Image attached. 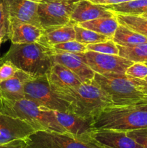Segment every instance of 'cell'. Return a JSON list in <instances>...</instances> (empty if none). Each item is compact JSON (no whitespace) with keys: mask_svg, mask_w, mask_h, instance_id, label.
Returning a JSON list of instances; mask_svg holds the SVG:
<instances>
[{"mask_svg":"<svg viewBox=\"0 0 147 148\" xmlns=\"http://www.w3.org/2000/svg\"><path fill=\"white\" fill-rule=\"evenodd\" d=\"M128 137L135 140L144 148H147V128L127 132Z\"/></svg>","mask_w":147,"mask_h":148,"instance_id":"30","label":"cell"},{"mask_svg":"<svg viewBox=\"0 0 147 148\" xmlns=\"http://www.w3.org/2000/svg\"><path fill=\"white\" fill-rule=\"evenodd\" d=\"M117 46L119 50L118 55L121 57L125 58L133 63L147 61V42L133 46Z\"/></svg>","mask_w":147,"mask_h":148,"instance_id":"23","label":"cell"},{"mask_svg":"<svg viewBox=\"0 0 147 148\" xmlns=\"http://www.w3.org/2000/svg\"><path fill=\"white\" fill-rule=\"evenodd\" d=\"M95 82L115 106L147 103V82L144 79L124 74L99 75Z\"/></svg>","mask_w":147,"mask_h":148,"instance_id":"2","label":"cell"},{"mask_svg":"<svg viewBox=\"0 0 147 148\" xmlns=\"http://www.w3.org/2000/svg\"><path fill=\"white\" fill-rule=\"evenodd\" d=\"M24 148H104L93 140H85L68 133L36 131L25 140Z\"/></svg>","mask_w":147,"mask_h":148,"instance_id":"8","label":"cell"},{"mask_svg":"<svg viewBox=\"0 0 147 148\" xmlns=\"http://www.w3.org/2000/svg\"><path fill=\"white\" fill-rule=\"evenodd\" d=\"M9 22V12L6 0H0V24Z\"/></svg>","mask_w":147,"mask_h":148,"instance_id":"31","label":"cell"},{"mask_svg":"<svg viewBox=\"0 0 147 148\" xmlns=\"http://www.w3.org/2000/svg\"><path fill=\"white\" fill-rule=\"evenodd\" d=\"M55 52H68V53H84L86 51V46L76 41V40L56 44L50 48Z\"/></svg>","mask_w":147,"mask_h":148,"instance_id":"26","label":"cell"},{"mask_svg":"<svg viewBox=\"0 0 147 148\" xmlns=\"http://www.w3.org/2000/svg\"></svg>","mask_w":147,"mask_h":148,"instance_id":"39","label":"cell"},{"mask_svg":"<svg viewBox=\"0 0 147 148\" xmlns=\"http://www.w3.org/2000/svg\"><path fill=\"white\" fill-rule=\"evenodd\" d=\"M0 113L26 121L36 131L66 133L58 121L55 111L37 105L26 98L19 101L1 99Z\"/></svg>","mask_w":147,"mask_h":148,"instance_id":"4","label":"cell"},{"mask_svg":"<svg viewBox=\"0 0 147 148\" xmlns=\"http://www.w3.org/2000/svg\"><path fill=\"white\" fill-rule=\"evenodd\" d=\"M80 0H40L37 8L43 30L62 27L71 23V15Z\"/></svg>","mask_w":147,"mask_h":148,"instance_id":"7","label":"cell"},{"mask_svg":"<svg viewBox=\"0 0 147 148\" xmlns=\"http://www.w3.org/2000/svg\"><path fill=\"white\" fill-rule=\"evenodd\" d=\"M1 98L0 97V111H1Z\"/></svg>","mask_w":147,"mask_h":148,"instance_id":"36","label":"cell"},{"mask_svg":"<svg viewBox=\"0 0 147 148\" xmlns=\"http://www.w3.org/2000/svg\"><path fill=\"white\" fill-rule=\"evenodd\" d=\"M51 88L61 98L70 104L71 113L85 118L95 119L105 108L113 106L95 79L76 88Z\"/></svg>","mask_w":147,"mask_h":148,"instance_id":"1","label":"cell"},{"mask_svg":"<svg viewBox=\"0 0 147 148\" xmlns=\"http://www.w3.org/2000/svg\"><path fill=\"white\" fill-rule=\"evenodd\" d=\"M92 140L104 148H144L125 132L97 130L92 134Z\"/></svg>","mask_w":147,"mask_h":148,"instance_id":"14","label":"cell"},{"mask_svg":"<svg viewBox=\"0 0 147 148\" xmlns=\"http://www.w3.org/2000/svg\"><path fill=\"white\" fill-rule=\"evenodd\" d=\"M40 0H6L9 19L30 23L42 28L37 8Z\"/></svg>","mask_w":147,"mask_h":148,"instance_id":"12","label":"cell"},{"mask_svg":"<svg viewBox=\"0 0 147 148\" xmlns=\"http://www.w3.org/2000/svg\"><path fill=\"white\" fill-rule=\"evenodd\" d=\"M91 2L100 5H110V4H117L120 3L127 2V1H133V0H89Z\"/></svg>","mask_w":147,"mask_h":148,"instance_id":"34","label":"cell"},{"mask_svg":"<svg viewBox=\"0 0 147 148\" xmlns=\"http://www.w3.org/2000/svg\"><path fill=\"white\" fill-rule=\"evenodd\" d=\"M94 127L125 132L147 128V103L107 107L95 118Z\"/></svg>","mask_w":147,"mask_h":148,"instance_id":"5","label":"cell"},{"mask_svg":"<svg viewBox=\"0 0 147 148\" xmlns=\"http://www.w3.org/2000/svg\"><path fill=\"white\" fill-rule=\"evenodd\" d=\"M36 130L20 119L0 113V145L17 140H26Z\"/></svg>","mask_w":147,"mask_h":148,"instance_id":"11","label":"cell"},{"mask_svg":"<svg viewBox=\"0 0 147 148\" xmlns=\"http://www.w3.org/2000/svg\"><path fill=\"white\" fill-rule=\"evenodd\" d=\"M125 74L133 77L144 79L147 76V66L143 62H135L127 69Z\"/></svg>","mask_w":147,"mask_h":148,"instance_id":"29","label":"cell"},{"mask_svg":"<svg viewBox=\"0 0 147 148\" xmlns=\"http://www.w3.org/2000/svg\"><path fill=\"white\" fill-rule=\"evenodd\" d=\"M77 24L82 27L105 35L111 38L113 36L118 26L119 25L115 14L110 17H102L89 21L82 22Z\"/></svg>","mask_w":147,"mask_h":148,"instance_id":"20","label":"cell"},{"mask_svg":"<svg viewBox=\"0 0 147 148\" xmlns=\"http://www.w3.org/2000/svg\"><path fill=\"white\" fill-rule=\"evenodd\" d=\"M55 114L66 133L76 138L92 140V135L96 130L94 127L95 119L80 116L71 112L55 111Z\"/></svg>","mask_w":147,"mask_h":148,"instance_id":"10","label":"cell"},{"mask_svg":"<svg viewBox=\"0 0 147 148\" xmlns=\"http://www.w3.org/2000/svg\"><path fill=\"white\" fill-rule=\"evenodd\" d=\"M82 61L99 75L125 74L127 69L133 62L120 56L119 55L106 54L86 51L82 53Z\"/></svg>","mask_w":147,"mask_h":148,"instance_id":"9","label":"cell"},{"mask_svg":"<svg viewBox=\"0 0 147 148\" xmlns=\"http://www.w3.org/2000/svg\"><path fill=\"white\" fill-rule=\"evenodd\" d=\"M141 16H144V17H147V12H146V13H144V14H141Z\"/></svg>","mask_w":147,"mask_h":148,"instance_id":"35","label":"cell"},{"mask_svg":"<svg viewBox=\"0 0 147 148\" xmlns=\"http://www.w3.org/2000/svg\"><path fill=\"white\" fill-rule=\"evenodd\" d=\"M119 24L147 38V17L141 15L115 14Z\"/></svg>","mask_w":147,"mask_h":148,"instance_id":"24","label":"cell"},{"mask_svg":"<svg viewBox=\"0 0 147 148\" xmlns=\"http://www.w3.org/2000/svg\"><path fill=\"white\" fill-rule=\"evenodd\" d=\"M114 15L113 12L103 5L94 4L89 0H80L72 12L71 21L74 23H79L102 17H110Z\"/></svg>","mask_w":147,"mask_h":148,"instance_id":"16","label":"cell"},{"mask_svg":"<svg viewBox=\"0 0 147 148\" xmlns=\"http://www.w3.org/2000/svg\"><path fill=\"white\" fill-rule=\"evenodd\" d=\"M44 30L30 23L9 19L7 38L12 43L22 44L37 42Z\"/></svg>","mask_w":147,"mask_h":148,"instance_id":"15","label":"cell"},{"mask_svg":"<svg viewBox=\"0 0 147 148\" xmlns=\"http://www.w3.org/2000/svg\"><path fill=\"white\" fill-rule=\"evenodd\" d=\"M144 80H145V81H146V82H147V76H146V77H145V78H144Z\"/></svg>","mask_w":147,"mask_h":148,"instance_id":"37","label":"cell"},{"mask_svg":"<svg viewBox=\"0 0 147 148\" xmlns=\"http://www.w3.org/2000/svg\"><path fill=\"white\" fill-rule=\"evenodd\" d=\"M24 98L53 111L71 112L70 104L52 90L47 75L31 77L24 85Z\"/></svg>","mask_w":147,"mask_h":148,"instance_id":"6","label":"cell"},{"mask_svg":"<svg viewBox=\"0 0 147 148\" xmlns=\"http://www.w3.org/2000/svg\"><path fill=\"white\" fill-rule=\"evenodd\" d=\"M5 61L11 62L32 77L47 75L54 64L51 49L38 42L12 43L7 53L0 58V64Z\"/></svg>","mask_w":147,"mask_h":148,"instance_id":"3","label":"cell"},{"mask_svg":"<svg viewBox=\"0 0 147 148\" xmlns=\"http://www.w3.org/2000/svg\"><path fill=\"white\" fill-rule=\"evenodd\" d=\"M75 38L76 33L74 27V23L71 21L69 24L62 27L44 30V33L37 42L50 49L54 45L74 40Z\"/></svg>","mask_w":147,"mask_h":148,"instance_id":"19","label":"cell"},{"mask_svg":"<svg viewBox=\"0 0 147 148\" xmlns=\"http://www.w3.org/2000/svg\"><path fill=\"white\" fill-rule=\"evenodd\" d=\"M75 33H76V38L75 40L79 43L84 45L94 44V43H101L112 39L108 36L100 33H96L92 30L82 27L77 23H74Z\"/></svg>","mask_w":147,"mask_h":148,"instance_id":"25","label":"cell"},{"mask_svg":"<svg viewBox=\"0 0 147 148\" xmlns=\"http://www.w3.org/2000/svg\"><path fill=\"white\" fill-rule=\"evenodd\" d=\"M82 53L53 51V59L54 63L61 64L70 69L84 83L94 79L95 72L82 61Z\"/></svg>","mask_w":147,"mask_h":148,"instance_id":"13","label":"cell"},{"mask_svg":"<svg viewBox=\"0 0 147 148\" xmlns=\"http://www.w3.org/2000/svg\"><path fill=\"white\" fill-rule=\"evenodd\" d=\"M112 40L117 45L128 46L146 43L147 42V38L131 30L123 25L119 24Z\"/></svg>","mask_w":147,"mask_h":148,"instance_id":"21","label":"cell"},{"mask_svg":"<svg viewBox=\"0 0 147 148\" xmlns=\"http://www.w3.org/2000/svg\"><path fill=\"white\" fill-rule=\"evenodd\" d=\"M143 63H144V64H146V66H147V61H146V62H143Z\"/></svg>","mask_w":147,"mask_h":148,"instance_id":"38","label":"cell"},{"mask_svg":"<svg viewBox=\"0 0 147 148\" xmlns=\"http://www.w3.org/2000/svg\"><path fill=\"white\" fill-rule=\"evenodd\" d=\"M86 51H92L106 54L118 55L119 53L118 46L112 39L101 43L86 45Z\"/></svg>","mask_w":147,"mask_h":148,"instance_id":"27","label":"cell"},{"mask_svg":"<svg viewBox=\"0 0 147 148\" xmlns=\"http://www.w3.org/2000/svg\"><path fill=\"white\" fill-rule=\"evenodd\" d=\"M8 27H9V22L4 23L0 24V48L1 44L6 41L7 38V33H8Z\"/></svg>","mask_w":147,"mask_h":148,"instance_id":"33","label":"cell"},{"mask_svg":"<svg viewBox=\"0 0 147 148\" xmlns=\"http://www.w3.org/2000/svg\"><path fill=\"white\" fill-rule=\"evenodd\" d=\"M20 69L10 61H5L0 64V82L12 77Z\"/></svg>","mask_w":147,"mask_h":148,"instance_id":"28","label":"cell"},{"mask_svg":"<svg viewBox=\"0 0 147 148\" xmlns=\"http://www.w3.org/2000/svg\"><path fill=\"white\" fill-rule=\"evenodd\" d=\"M103 6L115 14L141 15L147 12V0H133L120 4Z\"/></svg>","mask_w":147,"mask_h":148,"instance_id":"22","label":"cell"},{"mask_svg":"<svg viewBox=\"0 0 147 148\" xmlns=\"http://www.w3.org/2000/svg\"><path fill=\"white\" fill-rule=\"evenodd\" d=\"M25 140H17L0 145V148H24Z\"/></svg>","mask_w":147,"mask_h":148,"instance_id":"32","label":"cell"},{"mask_svg":"<svg viewBox=\"0 0 147 148\" xmlns=\"http://www.w3.org/2000/svg\"><path fill=\"white\" fill-rule=\"evenodd\" d=\"M31 77L23 71L19 70L12 77L0 82L1 99L19 101L24 98V85Z\"/></svg>","mask_w":147,"mask_h":148,"instance_id":"17","label":"cell"},{"mask_svg":"<svg viewBox=\"0 0 147 148\" xmlns=\"http://www.w3.org/2000/svg\"><path fill=\"white\" fill-rule=\"evenodd\" d=\"M50 87L56 88H76L82 84L77 76L70 69L59 63H54L47 74Z\"/></svg>","mask_w":147,"mask_h":148,"instance_id":"18","label":"cell"}]
</instances>
